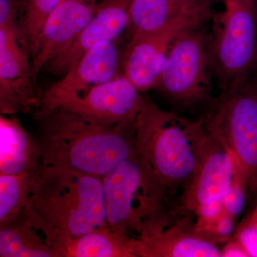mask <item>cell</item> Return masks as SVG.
I'll return each instance as SVG.
<instances>
[{
	"mask_svg": "<svg viewBox=\"0 0 257 257\" xmlns=\"http://www.w3.org/2000/svg\"><path fill=\"white\" fill-rule=\"evenodd\" d=\"M37 140L16 118L0 116V175H38L42 167Z\"/></svg>",
	"mask_w": 257,
	"mask_h": 257,
	"instance_id": "cell-18",
	"label": "cell"
},
{
	"mask_svg": "<svg viewBox=\"0 0 257 257\" xmlns=\"http://www.w3.org/2000/svg\"><path fill=\"white\" fill-rule=\"evenodd\" d=\"M60 2V0H20V31L31 54L44 24Z\"/></svg>",
	"mask_w": 257,
	"mask_h": 257,
	"instance_id": "cell-21",
	"label": "cell"
},
{
	"mask_svg": "<svg viewBox=\"0 0 257 257\" xmlns=\"http://www.w3.org/2000/svg\"><path fill=\"white\" fill-rule=\"evenodd\" d=\"M185 216L158 234L138 239L139 257H220L216 243L202 237Z\"/></svg>",
	"mask_w": 257,
	"mask_h": 257,
	"instance_id": "cell-17",
	"label": "cell"
},
{
	"mask_svg": "<svg viewBox=\"0 0 257 257\" xmlns=\"http://www.w3.org/2000/svg\"><path fill=\"white\" fill-rule=\"evenodd\" d=\"M136 155L171 194L183 192L195 172L207 128L202 120L181 117L149 99L135 120ZM181 193V194H182Z\"/></svg>",
	"mask_w": 257,
	"mask_h": 257,
	"instance_id": "cell-3",
	"label": "cell"
},
{
	"mask_svg": "<svg viewBox=\"0 0 257 257\" xmlns=\"http://www.w3.org/2000/svg\"><path fill=\"white\" fill-rule=\"evenodd\" d=\"M214 13L211 5L204 0H132L126 30L130 37L178 24L205 26Z\"/></svg>",
	"mask_w": 257,
	"mask_h": 257,
	"instance_id": "cell-16",
	"label": "cell"
},
{
	"mask_svg": "<svg viewBox=\"0 0 257 257\" xmlns=\"http://www.w3.org/2000/svg\"><path fill=\"white\" fill-rule=\"evenodd\" d=\"M122 58L123 53L114 42H102L92 47L60 80L42 93L37 109L46 107L60 98L79 94L115 78L121 74Z\"/></svg>",
	"mask_w": 257,
	"mask_h": 257,
	"instance_id": "cell-13",
	"label": "cell"
},
{
	"mask_svg": "<svg viewBox=\"0 0 257 257\" xmlns=\"http://www.w3.org/2000/svg\"><path fill=\"white\" fill-rule=\"evenodd\" d=\"M209 31L213 78L221 92L243 85L257 64V6L225 0Z\"/></svg>",
	"mask_w": 257,
	"mask_h": 257,
	"instance_id": "cell-5",
	"label": "cell"
},
{
	"mask_svg": "<svg viewBox=\"0 0 257 257\" xmlns=\"http://www.w3.org/2000/svg\"><path fill=\"white\" fill-rule=\"evenodd\" d=\"M64 243L31 204L0 225V256L63 257Z\"/></svg>",
	"mask_w": 257,
	"mask_h": 257,
	"instance_id": "cell-14",
	"label": "cell"
},
{
	"mask_svg": "<svg viewBox=\"0 0 257 257\" xmlns=\"http://www.w3.org/2000/svg\"><path fill=\"white\" fill-rule=\"evenodd\" d=\"M132 0H100L89 23L74 41L45 68L53 73L68 72L87 51L105 42H114L127 29Z\"/></svg>",
	"mask_w": 257,
	"mask_h": 257,
	"instance_id": "cell-15",
	"label": "cell"
},
{
	"mask_svg": "<svg viewBox=\"0 0 257 257\" xmlns=\"http://www.w3.org/2000/svg\"><path fill=\"white\" fill-rule=\"evenodd\" d=\"M247 195V189L244 179L237 166L232 184L222 199L223 209L235 219L244 209Z\"/></svg>",
	"mask_w": 257,
	"mask_h": 257,
	"instance_id": "cell-22",
	"label": "cell"
},
{
	"mask_svg": "<svg viewBox=\"0 0 257 257\" xmlns=\"http://www.w3.org/2000/svg\"><path fill=\"white\" fill-rule=\"evenodd\" d=\"M107 224L118 234L142 239L169 227L170 194L135 153L102 177Z\"/></svg>",
	"mask_w": 257,
	"mask_h": 257,
	"instance_id": "cell-2",
	"label": "cell"
},
{
	"mask_svg": "<svg viewBox=\"0 0 257 257\" xmlns=\"http://www.w3.org/2000/svg\"><path fill=\"white\" fill-rule=\"evenodd\" d=\"M195 28L199 27L178 24L159 31L131 35L123 52L122 74L140 92L154 89L176 40Z\"/></svg>",
	"mask_w": 257,
	"mask_h": 257,
	"instance_id": "cell-11",
	"label": "cell"
},
{
	"mask_svg": "<svg viewBox=\"0 0 257 257\" xmlns=\"http://www.w3.org/2000/svg\"><path fill=\"white\" fill-rule=\"evenodd\" d=\"M236 168L227 147L207 128L195 172L181 194V208L187 214H194L203 204L222 201L232 184Z\"/></svg>",
	"mask_w": 257,
	"mask_h": 257,
	"instance_id": "cell-10",
	"label": "cell"
},
{
	"mask_svg": "<svg viewBox=\"0 0 257 257\" xmlns=\"http://www.w3.org/2000/svg\"><path fill=\"white\" fill-rule=\"evenodd\" d=\"M20 0H0V27L16 28L20 16Z\"/></svg>",
	"mask_w": 257,
	"mask_h": 257,
	"instance_id": "cell-24",
	"label": "cell"
},
{
	"mask_svg": "<svg viewBox=\"0 0 257 257\" xmlns=\"http://www.w3.org/2000/svg\"><path fill=\"white\" fill-rule=\"evenodd\" d=\"M256 84H257V79H256Z\"/></svg>",
	"mask_w": 257,
	"mask_h": 257,
	"instance_id": "cell-30",
	"label": "cell"
},
{
	"mask_svg": "<svg viewBox=\"0 0 257 257\" xmlns=\"http://www.w3.org/2000/svg\"><path fill=\"white\" fill-rule=\"evenodd\" d=\"M99 0H60L51 13L32 52L35 77L74 41L95 13Z\"/></svg>",
	"mask_w": 257,
	"mask_h": 257,
	"instance_id": "cell-12",
	"label": "cell"
},
{
	"mask_svg": "<svg viewBox=\"0 0 257 257\" xmlns=\"http://www.w3.org/2000/svg\"><path fill=\"white\" fill-rule=\"evenodd\" d=\"M221 257L248 256L245 250L236 240H233L221 249Z\"/></svg>",
	"mask_w": 257,
	"mask_h": 257,
	"instance_id": "cell-26",
	"label": "cell"
},
{
	"mask_svg": "<svg viewBox=\"0 0 257 257\" xmlns=\"http://www.w3.org/2000/svg\"><path fill=\"white\" fill-rule=\"evenodd\" d=\"M37 175H0V225L28 205Z\"/></svg>",
	"mask_w": 257,
	"mask_h": 257,
	"instance_id": "cell-20",
	"label": "cell"
},
{
	"mask_svg": "<svg viewBox=\"0 0 257 257\" xmlns=\"http://www.w3.org/2000/svg\"><path fill=\"white\" fill-rule=\"evenodd\" d=\"M240 243L248 256H257V226L245 221L234 239Z\"/></svg>",
	"mask_w": 257,
	"mask_h": 257,
	"instance_id": "cell-23",
	"label": "cell"
},
{
	"mask_svg": "<svg viewBox=\"0 0 257 257\" xmlns=\"http://www.w3.org/2000/svg\"><path fill=\"white\" fill-rule=\"evenodd\" d=\"M63 257H139L138 239L104 226L64 243Z\"/></svg>",
	"mask_w": 257,
	"mask_h": 257,
	"instance_id": "cell-19",
	"label": "cell"
},
{
	"mask_svg": "<svg viewBox=\"0 0 257 257\" xmlns=\"http://www.w3.org/2000/svg\"><path fill=\"white\" fill-rule=\"evenodd\" d=\"M42 165L101 177L136 153L135 121L104 125L61 109L36 115Z\"/></svg>",
	"mask_w": 257,
	"mask_h": 257,
	"instance_id": "cell-1",
	"label": "cell"
},
{
	"mask_svg": "<svg viewBox=\"0 0 257 257\" xmlns=\"http://www.w3.org/2000/svg\"><path fill=\"white\" fill-rule=\"evenodd\" d=\"M26 42L19 27H0V111L3 115L38 109L42 93L29 62ZM28 46V45H27Z\"/></svg>",
	"mask_w": 257,
	"mask_h": 257,
	"instance_id": "cell-9",
	"label": "cell"
},
{
	"mask_svg": "<svg viewBox=\"0 0 257 257\" xmlns=\"http://www.w3.org/2000/svg\"><path fill=\"white\" fill-rule=\"evenodd\" d=\"M99 1H100V0H99Z\"/></svg>",
	"mask_w": 257,
	"mask_h": 257,
	"instance_id": "cell-31",
	"label": "cell"
},
{
	"mask_svg": "<svg viewBox=\"0 0 257 257\" xmlns=\"http://www.w3.org/2000/svg\"><path fill=\"white\" fill-rule=\"evenodd\" d=\"M246 221H248V222L252 223V224L257 226V204L256 207L253 209L252 213H251V215L248 218V219H246Z\"/></svg>",
	"mask_w": 257,
	"mask_h": 257,
	"instance_id": "cell-27",
	"label": "cell"
},
{
	"mask_svg": "<svg viewBox=\"0 0 257 257\" xmlns=\"http://www.w3.org/2000/svg\"><path fill=\"white\" fill-rule=\"evenodd\" d=\"M205 26L190 29L177 38L154 87L179 107H210L214 101Z\"/></svg>",
	"mask_w": 257,
	"mask_h": 257,
	"instance_id": "cell-7",
	"label": "cell"
},
{
	"mask_svg": "<svg viewBox=\"0 0 257 257\" xmlns=\"http://www.w3.org/2000/svg\"><path fill=\"white\" fill-rule=\"evenodd\" d=\"M148 100L121 74L84 92L60 98L37 109L33 116L61 109L97 124L115 125L135 121Z\"/></svg>",
	"mask_w": 257,
	"mask_h": 257,
	"instance_id": "cell-8",
	"label": "cell"
},
{
	"mask_svg": "<svg viewBox=\"0 0 257 257\" xmlns=\"http://www.w3.org/2000/svg\"><path fill=\"white\" fill-rule=\"evenodd\" d=\"M241 3H246V4L253 5L256 6V0H238Z\"/></svg>",
	"mask_w": 257,
	"mask_h": 257,
	"instance_id": "cell-28",
	"label": "cell"
},
{
	"mask_svg": "<svg viewBox=\"0 0 257 257\" xmlns=\"http://www.w3.org/2000/svg\"><path fill=\"white\" fill-rule=\"evenodd\" d=\"M210 5L216 4V3H224L225 0H204Z\"/></svg>",
	"mask_w": 257,
	"mask_h": 257,
	"instance_id": "cell-29",
	"label": "cell"
},
{
	"mask_svg": "<svg viewBox=\"0 0 257 257\" xmlns=\"http://www.w3.org/2000/svg\"><path fill=\"white\" fill-rule=\"evenodd\" d=\"M227 147L244 179L248 195L257 197V84L221 92L202 119Z\"/></svg>",
	"mask_w": 257,
	"mask_h": 257,
	"instance_id": "cell-6",
	"label": "cell"
},
{
	"mask_svg": "<svg viewBox=\"0 0 257 257\" xmlns=\"http://www.w3.org/2000/svg\"><path fill=\"white\" fill-rule=\"evenodd\" d=\"M30 204L64 243L108 226L102 178L72 169L42 165Z\"/></svg>",
	"mask_w": 257,
	"mask_h": 257,
	"instance_id": "cell-4",
	"label": "cell"
},
{
	"mask_svg": "<svg viewBox=\"0 0 257 257\" xmlns=\"http://www.w3.org/2000/svg\"><path fill=\"white\" fill-rule=\"evenodd\" d=\"M222 201L213 202L200 206L194 214L197 216V222H206L213 220L222 212Z\"/></svg>",
	"mask_w": 257,
	"mask_h": 257,
	"instance_id": "cell-25",
	"label": "cell"
}]
</instances>
